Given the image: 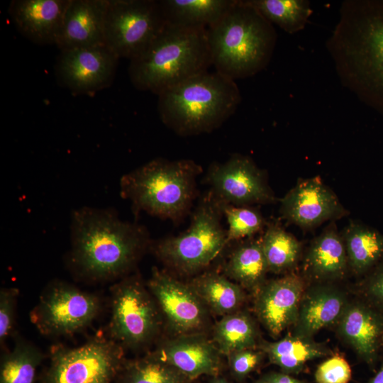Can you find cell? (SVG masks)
I'll return each instance as SVG.
<instances>
[{
	"label": "cell",
	"instance_id": "6da1fadb",
	"mask_svg": "<svg viewBox=\"0 0 383 383\" xmlns=\"http://www.w3.org/2000/svg\"><path fill=\"white\" fill-rule=\"evenodd\" d=\"M342 85L383 116V0H347L326 42Z\"/></svg>",
	"mask_w": 383,
	"mask_h": 383
},
{
	"label": "cell",
	"instance_id": "7a4b0ae2",
	"mask_svg": "<svg viewBox=\"0 0 383 383\" xmlns=\"http://www.w3.org/2000/svg\"><path fill=\"white\" fill-rule=\"evenodd\" d=\"M70 239V266L77 276L89 281L124 275L150 243L145 226L121 220L111 209L90 206L72 211Z\"/></svg>",
	"mask_w": 383,
	"mask_h": 383
},
{
	"label": "cell",
	"instance_id": "3957f363",
	"mask_svg": "<svg viewBox=\"0 0 383 383\" xmlns=\"http://www.w3.org/2000/svg\"><path fill=\"white\" fill-rule=\"evenodd\" d=\"M212 65L233 79L252 77L271 60L277 33L250 0H235L226 13L207 28Z\"/></svg>",
	"mask_w": 383,
	"mask_h": 383
},
{
	"label": "cell",
	"instance_id": "277c9868",
	"mask_svg": "<svg viewBox=\"0 0 383 383\" xmlns=\"http://www.w3.org/2000/svg\"><path fill=\"white\" fill-rule=\"evenodd\" d=\"M211 65L206 28L167 23L150 46L130 61L128 72L137 89L158 96Z\"/></svg>",
	"mask_w": 383,
	"mask_h": 383
},
{
	"label": "cell",
	"instance_id": "5b68a950",
	"mask_svg": "<svg viewBox=\"0 0 383 383\" xmlns=\"http://www.w3.org/2000/svg\"><path fill=\"white\" fill-rule=\"evenodd\" d=\"M240 101L235 80L207 70L160 94L157 110L168 128L180 135H192L221 126Z\"/></svg>",
	"mask_w": 383,
	"mask_h": 383
},
{
	"label": "cell",
	"instance_id": "8992f818",
	"mask_svg": "<svg viewBox=\"0 0 383 383\" xmlns=\"http://www.w3.org/2000/svg\"><path fill=\"white\" fill-rule=\"evenodd\" d=\"M201 172L191 160L156 158L121 177V196L131 201L135 215L145 211L178 221L191 208Z\"/></svg>",
	"mask_w": 383,
	"mask_h": 383
},
{
	"label": "cell",
	"instance_id": "52a82bcc",
	"mask_svg": "<svg viewBox=\"0 0 383 383\" xmlns=\"http://www.w3.org/2000/svg\"><path fill=\"white\" fill-rule=\"evenodd\" d=\"M221 202L211 194L195 210L190 226L182 234L168 237L152 245L154 253L165 264L192 273L209 265L228 244L221 224Z\"/></svg>",
	"mask_w": 383,
	"mask_h": 383
},
{
	"label": "cell",
	"instance_id": "ba28073f",
	"mask_svg": "<svg viewBox=\"0 0 383 383\" xmlns=\"http://www.w3.org/2000/svg\"><path fill=\"white\" fill-rule=\"evenodd\" d=\"M160 1L108 0L104 43L119 58L140 55L165 26Z\"/></svg>",
	"mask_w": 383,
	"mask_h": 383
},
{
	"label": "cell",
	"instance_id": "9c48e42d",
	"mask_svg": "<svg viewBox=\"0 0 383 383\" xmlns=\"http://www.w3.org/2000/svg\"><path fill=\"white\" fill-rule=\"evenodd\" d=\"M123 357L119 343L99 335L74 348L56 346L45 383H112Z\"/></svg>",
	"mask_w": 383,
	"mask_h": 383
},
{
	"label": "cell",
	"instance_id": "30bf717a",
	"mask_svg": "<svg viewBox=\"0 0 383 383\" xmlns=\"http://www.w3.org/2000/svg\"><path fill=\"white\" fill-rule=\"evenodd\" d=\"M157 303L138 277L123 279L112 288L111 338L132 348L150 342L159 331Z\"/></svg>",
	"mask_w": 383,
	"mask_h": 383
},
{
	"label": "cell",
	"instance_id": "8fae6325",
	"mask_svg": "<svg viewBox=\"0 0 383 383\" xmlns=\"http://www.w3.org/2000/svg\"><path fill=\"white\" fill-rule=\"evenodd\" d=\"M93 294L62 282L51 284L30 312L31 322L43 335H72L89 326L99 313Z\"/></svg>",
	"mask_w": 383,
	"mask_h": 383
},
{
	"label": "cell",
	"instance_id": "7c38bea8",
	"mask_svg": "<svg viewBox=\"0 0 383 383\" xmlns=\"http://www.w3.org/2000/svg\"><path fill=\"white\" fill-rule=\"evenodd\" d=\"M60 51L56 78L73 94L94 95L112 84L120 58L106 45Z\"/></svg>",
	"mask_w": 383,
	"mask_h": 383
},
{
	"label": "cell",
	"instance_id": "4fadbf2b",
	"mask_svg": "<svg viewBox=\"0 0 383 383\" xmlns=\"http://www.w3.org/2000/svg\"><path fill=\"white\" fill-rule=\"evenodd\" d=\"M206 179L222 203L249 206L274 200L262 171L248 156L235 154L223 163L213 164Z\"/></svg>",
	"mask_w": 383,
	"mask_h": 383
},
{
	"label": "cell",
	"instance_id": "5bb4252c",
	"mask_svg": "<svg viewBox=\"0 0 383 383\" xmlns=\"http://www.w3.org/2000/svg\"><path fill=\"white\" fill-rule=\"evenodd\" d=\"M148 287L170 326L179 335L196 333L204 325V304L191 284L153 268Z\"/></svg>",
	"mask_w": 383,
	"mask_h": 383
},
{
	"label": "cell",
	"instance_id": "9a60e30c",
	"mask_svg": "<svg viewBox=\"0 0 383 383\" xmlns=\"http://www.w3.org/2000/svg\"><path fill=\"white\" fill-rule=\"evenodd\" d=\"M282 216L302 228H312L346 214L335 194L319 177L301 179L281 200Z\"/></svg>",
	"mask_w": 383,
	"mask_h": 383
},
{
	"label": "cell",
	"instance_id": "2e32d148",
	"mask_svg": "<svg viewBox=\"0 0 383 383\" xmlns=\"http://www.w3.org/2000/svg\"><path fill=\"white\" fill-rule=\"evenodd\" d=\"M304 290L303 279L294 274L265 282L257 290L255 313L272 335L294 323Z\"/></svg>",
	"mask_w": 383,
	"mask_h": 383
},
{
	"label": "cell",
	"instance_id": "e0dca14e",
	"mask_svg": "<svg viewBox=\"0 0 383 383\" xmlns=\"http://www.w3.org/2000/svg\"><path fill=\"white\" fill-rule=\"evenodd\" d=\"M220 353L212 341L196 333L167 340L153 355L192 379L202 374H217L221 367Z\"/></svg>",
	"mask_w": 383,
	"mask_h": 383
},
{
	"label": "cell",
	"instance_id": "ac0fdd59",
	"mask_svg": "<svg viewBox=\"0 0 383 383\" xmlns=\"http://www.w3.org/2000/svg\"><path fill=\"white\" fill-rule=\"evenodd\" d=\"M70 0H14L9 13L18 32L39 45H56Z\"/></svg>",
	"mask_w": 383,
	"mask_h": 383
},
{
	"label": "cell",
	"instance_id": "d6986e66",
	"mask_svg": "<svg viewBox=\"0 0 383 383\" xmlns=\"http://www.w3.org/2000/svg\"><path fill=\"white\" fill-rule=\"evenodd\" d=\"M340 335L367 364H375L383 345V312L365 301L348 303L338 323Z\"/></svg>",
	"mask_w": 383,
	"mask_h": 383
},
{
	"label": "cell",
	"instance_id": "ffe728a7",
	"mask_svg": "<svg viewBox=\"0 0 383 383\" xmlns=\"http://www.w3.org/2000/svg\"><path fill=\"white\" fill-rule=\"evenodd\" d=\"M108 0H70L56 43L60 50L105 45Z\"/></svg>",
	"mask_w": 383,
	"mask_h": 383
},
{
	"label": "cell",
	"instance_id": "44dd1931",
	"mask_svg": "<svg viewBox=\"0 0 383 383\" xmlns=\"http://www.w3.org/2000/svg\"><path fill=\"white\" fill-rule=\"evenodd\" d=\"M348 303L342 290L329 284H319L304 290L293 335L312 338L320 330L338 323Z\"/></svg>",
	"mask_w": 383,
	"mask_h": 383
},
{
	"label": "cell",
	"instance_id": "7402d4cb",
	"mask_svg": "<svg viewBox=\"0 0 383 383\" xmlns=\"http://www.w3.org/2000/svg\"><path fill=\"white\" fill-rule=\"evenodd\" d=\"M304 265L306 273L319 282L340 279L345 275L349 267L347 252L334 221L311 242Z\"/></svg>",
	"mask_w": 383,
	"mask_h": 383
},
{
	"label": "cell",
	"instance_id": "603a6c76",
	"mask_svg": "<svg viewBox=\"0 0 383 383\" xmlns=\"http://www.w3.org/2000/svg\"><path fill=\"white\" fill-rule=\"evenodd\" d=\"M343 239L348 265L357 275H365L383 258V234L357 221H350Z\"/></svg>",
	"mask_w": 383,
	"mask_h": 383
},
{
	"label": "cell",
	"instance_id": "cb8c5ba5",
	"mask_svg": "<svg viewBox=\"0 0 383 383\" xmlns=\"http://www.w3.org/2000/svg\"><path fill=\"white\" fill-rule=\"evenodd\" d=\"M235 0H160L167 23L208 28L218 22Z\"/></svg>",
	"mask_w": 383,
	"mask_h": 383
},
{
	"label": "cell",
	"instance_id": "d4e9b609",
	"mask_svg": "<svg viewBox=\"0 0 383 383\" xmlns=\"http://www.w3.org/2000/svg\"><path fill=\"white\" fill-rule=\"evenodd\" d=\"M260 348L272 363L287 372L299 371L308 361L331 354L322 343L294 335L276 342H263Z\"/></svg>",
	"mask_w": 383,
	"mask_h": 383
},
{
	"label": "cell",
	"instance_id": "484cf974",
	"mask_svg": "<svg viewBox=\"0 0 383 383\" xmlns=\"http://www.w3.org/2000/svg\"><path fill=\"white\" fill-rule=\"evenodd\" d=\"M224 271L239 285L248 289L258 290L265 283V277L268 272L261 237L238 245L228 257Z\"/></svg>",
	"mask_w": 383,
	"mask_h": 383
},
{
	"label": "cell",
	"instance_id": "4316f807",
	"mask_svg": "<svg viewBox=\"0 0 383 383\" xmlns=\"http://www.w3.org/2000/svg\"><path fill=\"white\" fill-rule=\"evenodd\" d=\"M204 304L215 313L228 315L236 311L244 301V292L238 284L216 272H207L190 284Z\"/></svg>",
	"mask_w": 383,
	"mask_h": 383
},
{
	"label": "cell",
	"instance_id": "83f0119b",
	"mask_svg": "<svg viewBox=\"0 0 383 383\" xmlns=\"http://www.w3.org/2000/svg\"><path fill=\"white\" fill-rule=\"evenodd\" d=\"M268 272L280 273L292 269L301 253V244L291 233L277 223L267 226L261 236Z\"/></svg>",
	"mask_w": 383,
	"mask_h": 383
},
{
	"label": "cell",
	"instance_id": "f1b7e54d",
	"mask_svg": "<svg viewBox=\"0 0 383 383\" xmlns=\"http://www.w3.org/2000/svg\"><path fill=\"white\" fill-rule=\"evenodd\" d=\"M256 339L255 323L250 316L243 312L224 316L213 331V341L220 353L227 356L234 351L253 348Z\"/></svg>",
	"mask_w": 383,
	"mask_h": 383
},
{
	"label": "cell",
	"instance_id": "f546056e",
	"mask_svg": "<svg viewBox=\"0 0 383 383\" xmlns=\"http://www.w3.org/2000/svg\"><path fill=\"white\" fill-rule=\"evenodd\" d=\"M256 9L272 24L293 34L303 30L312 13L305 0H250Z\"/></svg>",
	"mask_w": 383,
	"mask_h": 383
},
{
	"label": "cell",
	"instance_id": "4dcf8cb0",
	"mask_svg": "<svg viewBox=\"0 0 383 383\" xmlns=\"http://www.w3.org/2000/svg\"><path fill=\"white\" fill-rule=\"evenodd\" d=\"M43 355L38 348L19 340L1 363L0 383H34L36 369Z\"/></svg>",
	"mask_w": 383,
	"mask_h": 383
},
{
	"label": "cell",
	"instance_id": "1f68e13d",
	"mask_svg": "<svg viewBox=\"0 0 383 383\" xmlns=\"http://www.w3.org/2000/svg\"><path fill=\"white\" fill-rule=\"evenodd\" d=\"M187 379L176 368L152 354L126 367L123 383H184Z\"/></svg>",
	"mask_w": 383,
	"mask_h": 383
},
{
	"label": "cell",
	"instance_id": "d6a6232c",
	"mask_svg": "<svg viewBox=\"0 0 383 383\" xmlns=\"http://www.w3.org/2000/svg\"><path fill=\"white\" fill-rule=\"evenodd\" d=\"M221 205L228 222V243L251 237L263 228L265 220L257 210L250 206H236L222 202Z\"/></svg>",
	"mask_w": 383,
	"mask_h": 383
},
{
	"label": "cell",
	"instance_id": "836d02e7",
	"mask_svg": "<svg viewBox=\"0 0 383 383\" xmlns=\"http://www.w3.org/2000/svg\"><path fill=\"white\" fill-rule=\"evenodd\" d=\"M351 376L349 364L340 355H333L323 362L315 373L317 383H348Z\"/></svg>",
	"mask_w": 383,
	"mask_h": 383
},
{
	"label": "cell",
	"instance_id": "e575fe53",
	"mask_svg": "<svg viewBox=\"0 0 383 383\" xmlns=\"http://www.w3.org/2000/svg\"><path fill=\"white\" fill-rule=\"evenodd\" d=\"M360 290L362 300L383 312V258L365 275Z\"/></svg>",
	"mask_w": 383,
	"mask_h": 383
},
{
	"label": "cell",
	"instance_id": "d590c367",
	"mask_svg": "<svg viewBox=\"0 0 383 383\" xmlns=\"http://www.w3.org/2000/svg\"><path fill=\"white\" fill-rule=\"evenodd\" d=\"M18 291L4 288L0 292V341L2 344L12 332Z\"/></svg>",
	"mask_w": 383,
	"mask_h": 383
},
{
	"label": "cell",
	"instance_id": "8d00e7d4",
	"mask_svg": "<svg viewBox=\"0 0 383 383\" xmlns=\"http://www.w3.org/2000/svg\"><path fill=\"white\" fill-rule=\"evenodd\" d=\"M228 357L233 374L238 378H243L259 365L262 354L253 348H248L234 351Z\"/></svg>",
	"mask_w": 383,
	"mask_h": 383
},
{
	"label": "cell",
	"instance_id": "74e56055",
	"mask_svg": "<svg viewBox=\"0 0 383 383\" xmlns=\"http://www.w3.org/2000/svg\"><path fill=\"white\" fill-rule=\"evenodd\" d=\"M255 383H303V382L284 373L271 372L262 377Z\"/></svg>",
	"mask_w": 383,
	"mask_h": 383
},
{
	"label": "cell",
	"instance_id": "f35d334b",
	"mask_svg": "<svg viewBox=\"0 0 383 383\" xmlns=\"http://www.w3.org/2000/svg\"><path fill=\"white\" fill-rule=\"evenodd\" d=\"M367 383H383V362L379 370L376 374L367 382Z\"/></svg>",
	"mask_w": 383,
	"mask_h": 383
},
{
	"label": "cell",
	"instance_id": "ab89813d",
	"mask_svg": "<svg viewBox=\"0 0 383 383\" xmlns=\"http://www.w3.org/2000/svg\"><path fill=\"white\" fill-rule=\"evenodd\" d=\"M212 383H229V382L226 381L225 379L216 377L213 380Z\"/></svg>",
	"mask_w": 383,
	"mask_h": 383
}]
</instances>
